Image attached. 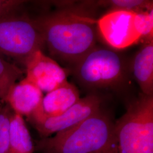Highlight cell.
Wrapping results in <instances>:
<instances>
[{
	"label": "cell",
	"instance_id": "cell-1",
	"mask_svg": "<svg viewBox=\"0 0 153 153\" xmlns=\"http://www.w3.org/2000/svg\"><path fill=\"white\" fill-rule=\"evenodd\" d=\"M55 58L74 66L96 47L97 21L77 11L60 10L33 19Z\"/></svg>",
	"mask_w": 153,
	"mask_h": 153
},
{
	"label": "cell",
	"instance_id": "cell-2",
	"mask_svg": "<svg viewBox=\"0 0 153 153\" xmlns=\"http://www.w3.org/2000/svg\"><path fill=\"white\" fill-rule=\"evenodd\" d=\"M40 153H118L114 123L102 109L76 126L41 138Z\"/></svg>",
	"mask_w": 153,
	"mask_h": 153
},
{
	"label": "cell",
	"instance_id": "cell-3",
	"mask_svg": "<svg viewBox=\"0 0 153 153\" xmlns=\"http://www.w3.org/2000/svg\"><path fill=\"white\" fill-rule=\"evenodd\" d=\"M118 153H153V96L141 94L114 123Z\"/></svg>",
	"mask_w": 153,
	"mask_h": 153
},
{
	"label": "cell",
	"instance_id": "cell-4",
	"mask_svg": "<svg viewBox=\"0 0 153 153\" xmlns=\"http://www.w3.org/2000/svg\"><path fill=\"white\" fill-rule=\"evenodd\" d=\"M45 47L44 38L33 19L16 14L0 19V56H6L20 64L38 50Z\"/></svg>",
	"mask_w": 153,
	"mask_h": 153
},
{
	"label": "cell",
	"instance_id": "cell-5",
	"mask_svg": "<svg viewBox=\"0 0 153 153\" xmlns=\"http://www.w3.org/2000/svg\"><path fill=\"white\" fill-rule=\"evenodd\" d=\"M126 71L124 61L115 50L97 46L74 66L76 78L90 88L114 86L124 79Z\"/></svg>",
	"mask_w": 153,
	"mask_h": 153
},
{
	"label": "cell",
	"instance_id": "cell-6",
	"mask_svg": "<svg viewBox=\"0 0 153 153\" xmlns=\"http://www.w3.org/2000/svg\"><path fill=\"white\" fill-rule=\"evenodd\" d=\"M102 100L96 95L80 98L69 109L61 115H45L42 106L27 118L38 132L41 138L48 137L59 131L76 126L101 109Z\"/></svg>",
	"mask_w": 153,
	"mask_h": 153
},
{
	"label": "cell",
	"instance_id": "cell-7",
	"mask_svg": "<svg viewBox=\"0 0 153 153\" xmlns=\"http://www.w3.org/2000/svg\"><path fill=\"white\" fill-rule=\"evenodd\" d=\"M136 13L114 10L97 21V28L104 41L114 49L126 48L141 39L135 25Z\"/></svg>",
	"mask_w": 153,
	"mask_h": 153
},
{
	"label": "cell",
	"instance_id": "cell-8",
	"mask_svg": "<svg viewBox=\"0 0 153 153\" xmlns=\"http://www.w3.org/2000/svg\"><path fill=\"white\" fill-rule=\"evenodd\" d=\"M26 78L43 92L49 93L67 81L65 70L56 61L38 50L26 61Z\"/></svg>",
	"mask_w": 153,
	"mask_h": 153
},
{
	"label": "cell",
	"instance_id": "cell-9",
	"mask_svg": "<svg viewBox=\"0 0 153 153\" xmlns=\"http://www.w3.org/2000/svg\"><path fill=\"white\" fill-rule=\"evenodd\" d=\"M43 97V93L25 78L11 87L4 103L15 114L27 118L42 107Z\"/></svg>",
	"mask_w": 153,
	"mask_h": 153
},
{
	"label": "cell",
	"instance_id": "cell-10",
	"mask_svg": "<svg viewBox=\"0 0 153 153\" xmlns=\"http://www.w3.org/2000/svg\"><path fill=\"white\" fill-rule=\"evenodd\" d=\"M76 86L66 81L59 88L47 93L42 101L45 115L55 116L61 115L79 100Z\"/></svg>",
	"mask_w": 153,
	"mask_h": 153
},
{
	"label": "cell",
	"instance_id": "cell-11",
	"mask_svg": "<svg viewBox=\"0 0 153 153\" xmlns=\"http://www.w3.org/2000/svg\"><path fill=\"white\" fill-rule=\"evenodd\" d=\"M132 71L142 94L153 96V40L145 42L137 52Z\"/></svg>",
	"mask_w": 153,
	"mask_h": 153
},
{
	"label": "cell",
	"instance_id": "cell-12",
	"mask_svg": "<svg viewBox=\"0 0 153 153\" xmlns=\"http://www.w3.org/2000/svg\"><path fill=\"white\" fill-rule=\"evenodd\" d=\"M35 145L23 117L13 112L10 119L9 153H33Z\"/></svg>",
	"mask_w": 153,
	"mask_h": 153
},
{
	"label": "cell",
	"instance_id": "cell-13",
	"mask_svg": "<svg viewBox=\"0 0 153 153\" xmlns=\"http://www.w3.org/2000/svg\"><path fill=\"white\" fill-rule=\"evenodd\" d=\"M23 74L20 68L0 56V101L2 103H4L10 89Z\"/></svg>",
	"mask_w": 153,
	"mask_h": 153
},
{
	"label": "cell",
	"instance_id": "cell-14",
	"mask_svg": "<svg viewBox=\"0 0 153 153\" xmlns=\"http://www.w3.org/2000/svg\"><path fill=\"white\" fill-rule=\"evenodd\" d=\"M13 112L8 104L0 103V153H9L10 126Z\"/></svg>",
	"mask_w": 153,
	"mask_h": 153
},
{
	"label": "cell",
	"instance_id": "cell-15",
	"mask_svg": "<svg viewBox=\"0 0 153 153\" xmlns=\"http://www.w3.org/2000/svg\"><path fill=\"white\" fill-rule=\"evenodd\" d=\"M102 4L111 7L114 10H123L141 13L153 9V1L143 0H112L101 1Z\"/></svg>",
	"mask_w": 153,
	"mask_h": 153
},
{
	"label": "cell",
	"instance_id": "cell-16",
	"mask_svg": "<svg viewBox=\"0 0 153 153\" xmlns=\"http://www.w3.org/2000/svg\"><path fill=\"white\" fill-rule=\"evenodd\" d=\"M135 25L141 39H145V42L153 40V9L136 13Z\"/></svg>",
	"mask_w": 153,
	"mask_h": 153
},
{
	"label": "cell",
	"instance_id": "cell-17",
	"mask_svg": "<svg viewBox=\"0 0 153 153\" xmlns=\"http://www.w3.org/2000/svg\"><path fill=\"white\" fill-rule=\"evenodd\" d=\"M25 2L20 0H0V19L18 14Z\"/></svg>",
	"mask_w": 153,
	"mask_h": 153
},
{
	"label": "cell",
	"instance_id": "cell-18",
	"mask_svg": "<svg viewBox=\"0 0 153 153\" xmlns=\"http://www.w3.org/2000/svg\"><path fill=\"white\" fill-rule=\"evenodd\" d=\"M2 103V102H1V101H0V103Z\"/></svg>",
	"mask_w": 153,
	"mask_h": 153
}]
</instances>
